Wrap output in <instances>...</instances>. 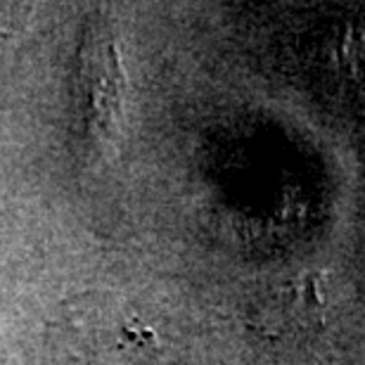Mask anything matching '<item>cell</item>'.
<instances>
[{"label":"cell","mask_w":365,"mask_h":365,"mask_svg":"<svg viewBox=\"0 0 365 365\" xmlns=\"http://www.w3.org/2000/svg\"><path fill=\"white\" fill-rule=\"evenodd\" d=\"M339 57L351 71L365 69V24H351L346 29L339 43Z\"/></svg>","instance_id":"6da1fadb"}]
</instances>
